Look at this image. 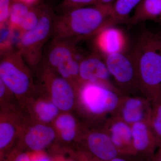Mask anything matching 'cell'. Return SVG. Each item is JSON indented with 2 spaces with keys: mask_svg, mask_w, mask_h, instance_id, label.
<instances>
[{
  "mask_svg": "<svg viewBox=\"0 0 161 161\" xmlns=\"http://www.w3.org/2000/svg\"><path fill=\"white\" fill-rule=\"evenodd\" d=\"M112 4L80 7L53 17L51 39L77 45L112 25Z\"/></svg>",
  "mask_w": 161,
  "mask_h": 161,
  "instance_id": "cell-1",
  "label": "cell"
},
{
  "mask_svg": "<svg viewBox=\"0 0 161 161\" xmlns=\"http://www.w3.org/2000/svg\"><path fill=\"white\" fill-rule=\"evenodd\" d=\"M130 55L135 64L140 92L151 101L161 96V31L141 30Z\"/></svg>",
  "mask_w": 161,
  "mask_h": 161,
  "instance_id": "cell-2",
  "label": "cell"
},
{
  "mask_svg": "<svg viewBox=\"0 0 161 161\" xmlns=\"http://www.w3.org/2000/svg\"><path fill=\"white\" fill-rule=\"evenodd\" d=\"M34 72L16 48L1 51L0 80L13 93L19 106L37 92Z\"/></svg>",
  "mask_w": 161,
  "mask_h": 161,
  "instance_id": "cell-3",
  "label": "cell"
},
{
  "mask_svg": "<svg viewBox=\"0 0 161 161\" xmlns=\"http://www.w3.org/2000/svg\"><path fill=\"white\" fill-rule=\"evenodd\" d=\"M125 95L103 85L84 84L78 91L77 107L91 119H102L115 114Z\"/></svg>",
  "mask_w": 161,
  "mask_h": 161,
  "instance_id": "cell-4",
  "label": "cell"
},
{
  "mask_svg": "<svg viewBox=\"0 0 161 161\" xmlns=\"http://www.w3.org/2000/svg\"><path fill=\"white\" fill-rule=\"evenodd\" d=\"M54 13L51 6L42 4L38 25L20 35L17 43L16 48L34 72L42 62L45 44L51 39Z\"/></svg>",
  "mask_w": 161,
  "mask_h": 161,
  "instance_id": "cell-5",
  "label": "cell"
},
{
  "mask_svg": "<svg viewBox=\"0 0 161 161\" xmlns=\"http://www.w3.org/2000/svg\"><path fill=\"white\" fill-rule=\"evenodd\" d=\"M35 72L38 92L48 97L61 112H72L77 108L78 92L68 80L42 61Z\"/></svg>",
  "mask_w": 161,
  "mask_h": 161,
  "instance_id": "cell-6",
  "label": "cell"
},
{
  "mask_svg": "<svg viewBox=\"0 0 161 161\" xmlns=\"http://www.w3.org/2000/svg\"><path fill=\"white\" fill-rule=\"evenodd\" d=\"M44 48L42 62L68 80L77 91L80 86L79 60L76 58V45L51 39Z\"/></svg>",
  "mask_w": 161,
  "mask_h": 161,
  "instance_id": "cell-7",
  "label": "cell"
},
{
  "mask_svg": "<svg viewBox=\"0 0 161 161\" xmlns=\"http://www.w3.org/2000/svg\"><path fill=\"white\" fill-rule=\"evenodd\" d=\"M103 56L121 92L125 95L140 92L136 69L130 54L121 52Z\"/></svg>",
  "mask_w": 161,
  "mask_h": 161,
  "instance_id": "cell-8",
  "label": "cell"
},
{
  "mask_svg": "<svg viewBox=\"0 0 161 161\" xmlns=\"http://www.w3.org/2000/svg\"><path fill=\"white\" fill-rule=\"evenodd\" d=\"M0 160L16 146L27 119L19 107L0 110Z\"/></svg>",
  "mask_w": 161,
  "mask_h": 161,
  "instance_id": "cell-9",
  "label": "cell"
},
{
  "mask_svg": "<svg viewBox=\"0 0 161 161\" xmlns=\"http://www.w3.org/2000/svg\"><path fill=\"white\" fill-rule=\"evenodd\" d=\"M57 140L56 131L51 125L35 122L27 119L16 147L25 151L45 150Z\"/></svg>",
  "mask_w": 161,
  "mask_h": 161,
  "instance_id": "cell-10",
  "label": "cell"
},
{
  "mask_svg": "<svg viewBox=\"0 0 161 161\" xmlns=\"http://www.w3.org/2000/svg\"><path fill=\"white\" fill-rule=\"evenodd\" d=\"M98 53H92L79 60L80 86L84 84L96 83L119 90L112 84L111 79L112 76L103 56Z\"/></svg>",
  "mask_w": 161,
  "mask_h": 161,
  "instance_id": "cell-11",
  "label": "cell"
},
{
  "mask_svg": "<svg viewBox=\"0 0 161 161\" xmlns=\"http://www.w3.org/2000/svg\"><path fill=\"white\" fill-rule=\"evenodd\" d=\"M79 143L82 145L81 147L98 160L109 161L120 155L103 128L92 130L86 129Z\"/></svg>",
  "mask_w": 161,
  "mask_h": 161,
  "instance_id": "cell-12",
  "label": "cell"
},
{
  "mask_svg": "<svg viewBox=\"0 0 161 161\" xmlns=\"http://www.w3.org/2000/svg\"><path fill=\"white\" fill-rule=\"evenodd\" d=\"M26 119L39 123L51 125L61 111L45 95L38 92L19 106Z\"/></svg>",
  "mask_w": 161,
  "mask_h": 161,
  "instance_id": "cell-13",
  "label": "cell"
},
{
  "mask_svg": "<svg viewBox=\"0 0 161 161\" xmlns=\"http://www.w3.org/2000/svg\"><path fill=\"white\" fill-rule=\"evenodd\" d=\"M103 129L108 133L119 154L135 157L131 125L115 115L105 122Z\"/></svg>",
  "mask_w": 161,
  "mask_h": 161,
  "instance_id": "cell-14",
  "label": "cell"
},
{
  "mask_svg": "<svg viewBox=\"0 0 161 161\" xmlns=\"http://www.w3.org/2000/svg\"><path fill=\"white\" fill-rule=\"evenodd\" d=\"M151 103L143 96L125 95L120 106L113 115L132 125L139 122L148 121Z\"/></svg>",
  "mask_w": 161,
  "mask_h": 161,
  "instance_id": "cell-15",
  "label": "cell"
},
{
  "mask_svg": "<svg viewBox=\"0 0 161 161\" xmlns=\"http://www.w3.org/2000/svg\"><path fill=\"white\" fill-rule=\"evenodd\" d=\"M133 146L136 156L150 160L160 144L153 135L148 121L139 122L131 125Z\"/></svg>",
  "mask_w": 161,
  "mask_h": 161,
  "instance_id": "cell-16",
  "label": "cell"
},
{
  "mask_svg": "<svg viewBox=\"0 0 161 161\" xmlns=\"http://www.w3.org/2000/svg\"><path fill=\"white\" fill-rule=\"evenodd\" d=\"M56 131L57 141L62 144L77 142L85 128L71 112H61L51 124Z\"/></svg>",
  "mask_w": 161,
  "mask_h": 161,
  "instance_id": "cell-17",
  "label": "cell"
},
{
  "mask_svg": "<svg viewBox=\"0 0 161 161\" xmlns=\"http://www.w3.org/2000/svg\"><path fill=\"white\" fill-rule=\"evenodd\" d=\"M96 36V45L103 55L124 52L125 40L120 30L111 26L104 29Z\"/></svg>",
  "mask_w": 161,
  "mask_h": 161,
  "instance_id": "cell-18",
  "label": "cell"
},
{
  "mask_svg": "<svg viewBox=\"0 0 161 161\" xmlns=\"http://www.w3.org/2000/svg\"><path fill=\"white\" fill-rule=\"evenodd\" d=\"M146 21L161 24V0H142L131 17L130 24Z\"/></svg>",
  "mask_w": 161,
  "mask_h": 161,
  "instance_id": "cell-19",
  "label": "cell"
},
{
  "mask_svg": "<svg viewBox=\"0 0 161 161\" xmlns=\"http://www.w3.org/2000/svg\"><path fill=\"white\" fill-rule=\"evenodd\" d=\"M142 0H116L112 4V26L118 24H129L131 12Z\"/></svg>",
  "mask_w": 161,
  "mask_h": 161,
  "instance_id": "cell-20",
  "label": "cell"
},
{
  "mask_svg": "<svg viewBox=\"0 0 161 161\" xmlns=\"http://www.w3.org/2000/svg\"><path fill=\"white\" fill-rule=\"evenodd\" d=\"M150 102L148 123L153 135L161 144V96Z\"/></svg>",
  "mask_w": 161,
  "mask_h": 161,
  "instance_id": "cell-21",
  "label": "cell"
},
{
  "mask_svg": "<svg viewBox=\"0 0 161 161\" xmlns=\"http://www.w3.org/2000/svg\"><path fill=\"white\" fill-rule=\"evenodd\" d=\"M32 6L19 1L13 0L8 23L14 30L19 29L20 25L31 9Z\"/></svg>",
  "mask_w": 161,
  "mask_h": 161,
  "instance_id": "cell-22",
  "label": "cell"
},
{
  "mask_svg": "<svg viewBox=\"0 0 161 161\" xmlns=\"http://www.w3.org/2000/svg\"><path fill=\"white\" fill-rule=\"evenodd\" d=\"M42 4L38 3L32 6L18 29L21 34L34 29L38 25L41 15Z\"/></svg>",
  "mask_w": 161,
  "mask_h": 161,
  "instance_id": "cell-23",
  "label": "cell"
},
{
  "mask_svg": "<svg viewBox=\"0 0 161 161\" xmlns=\"http://www.w3.org/2000/svg\"><path fill=\"white\" fill-rule=\"evenodd\" d=\"M18 106L19 105L15 96L0 80V108H10Z\"/></svg>",
  "mask_w": 161,
  "mask_h": 161,
  "instance_id": "cell-24",
  "label": "cell"
},
{
  "mask_svg": "<svg viewBox=\"0 0 161 161\" xmlns=\"http://www.w3.org/2000/svg\"><path fill=\"white\" fill-rule=\"evenodd\" d=\"M97 0H63L61 4L62 13L77 8L97 5Z\"/></svg>",
  "mask_w": 161,
  "mask_h": 161,
  "instance_id": "cell-25",
  "label": "cell"
},
{
  "mask_svg": "<svg viewBox=\"0 0 161 161\" xmlns=\"http://www.w3.org/2000/svg\"><path fill=\"white\" fill-rule=\"evenodd\" d=\"M1 28V51L7 49L12 46L11 45L12 37L13 30L9 26L8 23H6Z\"/></svg>",
  "mask_w": 161,
  "mask_h": 161,
  "instance_id": "cell-26",
  "label": "cell"
},
{
  "mask_svg": "<svg viewBox=\"0 0 161 161\" xmlns=\"http://www.w3.org/2000/svg\"><path fill=\"white\" fill-rule=\"evenodd\" d=\"M2 161H30L29 152L15 147Z\"/></svg>",
  "mask_w": 161,
  "mask_h": 161,
  "instance_id": "cell-27",
  "label": "cell"
},
{
  "mask_svg": "<svg viewBox=\"0 0 161 161\" xmlns=\"http://www.w3.org/2000/svg\"><path fill=\"white\" fill-rule=\"evenodd\" d=\"M67 150L76 161H97L95 157L82 147Z\"/></svg>",
  "mask_w": 161,
  "mask_h": 161,
  "instance_id": "cell-28",
  "label": "cell"
},
{
  "mask_svg": "<svg viewBox=\"0 0 161 161\" xmlns=\"http://www.w3.org/2000/svg\"><path fill=\"white\" fill-rule=\"evenodd\" d=\"M13 0H0V27L8 23Z\"/></svg>",
  "mask_w": 161,
  "mask_h": 161,
  "instance_id": "cell-29",
  "label": "cell"
},
{
  "mask_svg": "<svg viewBox=\"0 0 161 161\" xmlns=\"http://www.w3.org/2000/svg\"><path fill=\"white\" fill-rule=\"evenodd\" d=\"M54 153L50 156L51 161H76L69 154L66 149H59V147H54Z\"/></svg>",
  "mask_w": 161,
  "mask_h": 161,
  "instance_id": "cell-30",
  "label": "cell"
},
{
  "mask_svg": "<svg viewBox=\"0 0 161 161\" xmlns=\"http://www.w3.org/2000/svg\"><path fill=\"white\" fill-rule=\"evenodd\" d=\"M28 151L30 161H51L50 156L45 150Z\"/></svg>",
  "mask_w": 161,
  "mask_h": 161,
  "instance_id": "cell-31",
  "label": "cell"
},
{
  "mask_svg": "<svg viewBox=\"0 0 161 161\" xmlns=\"http://www.w3.org/2000/svg\"><path fill=\"white\" fill-rule=\"evenodd\" d=\"M148 161H161V144L153 156Z\"/></svg>",
  "mask_w": 161,
  "mask_h": 161,
  "instance_id": "cell-32",
  "label": "cell"
},
{
  "mask_svg": "<svg viewBox=\"0 0 161 161\" xmlns=\"http://www.w3.org/2000/svg\"><path fill=\"white\" fill-rule=\"evenodd\" d=\"M129 156H126L119 155L118 156L114 158H112L109 161H132L130 160V159L128 158ZM96 159V158H95ZM97 161H101L98 160L96 159Z\"/></svg>",
  "mask_w": 161,
  "mask_h": 161,
  "instance_id": "cell-33",
  "label": "cell"
},
{
  "mask_svg": "<svg viewBox=\"0 0 161 161\" xmlns=\"http://www.w3.org/2000/svg\"><path fill=\"white\" fill-rule=\"evenodd\" d=\"M15 1H19L22 3H26L30 6H32L37 4L39 0H15Z\"/></svg>",
  "mask_w": 161,
  "mask_h": 161,
  "instance_id": "cell-34",
  "label": "cell"
},
{
  "mask_svg": "<svg viewBox=\"0 0 161 161\" xmlns=\"http://www.w3.org/2000/svg\"><path fill=\"white\" fill-rule=\"evenodd\" d=\"M116 0H97V5H109L112 4Z\"/></svg>",
  "mask_w": 161,
  "mask_h": 161,
  "instance_id": "cell-35",
  "label": "cell"
}]
</instances>
